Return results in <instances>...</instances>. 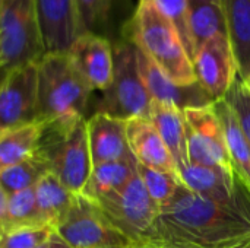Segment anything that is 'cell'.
<instances>
[{
    "label": "cell",
    "mask_w": 250,
    "mask_h": 248,
    "mask_svg": "<svg viewBox=\"0 0 250 248\" xmlns=\"http://www.w3.org/2000/svg\"><path fill=\"white\" fill-rule=\"evenodd\" d=\"M7 194L0 187V240L6 235V208H7Z\"/></svg>",
    "instance_id": "cell-32"
},
{
    "label": "cell",
    "mask_w": 250,
    "mask_h": 248,
    "mask_svg": "<svg viewBox=\"0 0 250 248\" xmlns=\"http://www.w3.org/2000/svg\"><path fill=\"white\" fill-rule=\"evenodd\" d=\"M92 89L67 53H48L37 63V104L40 121L83 117Z\"/></svg>",
    "instance_id": "cell-3"
},
{
    "label": "cell",
    "mask_w": 250,
    "mask_h": 248,
    "mask_svg": "<svg viewBox=\"0 0 250 248\" xmlns=\"http://www.w3.org/2000/svg\"><path fill=\"white\" fill-rule=\"evenodd\" d=\"M47 158L37 149L23 161L0 171V187L7 196L34 189L47 174H50Z\"/></svg>",
    "instance_id": "cell-24"
},
{
    "label": "cell",
    "mask_w": 250,
    "mask_h": 248,
    "mask_svg": "<svg viewBox=\"0 0 250 248\" xmlns=\"http://www.w3.org/2000/svg\"><path fill=\"white\" fill-rule=\"evenodd\" d=\"M127 248H158L157 246L151 244V243H136V244H130Z\"/></svg>",
    "instance_id": "cell-34"
},
{
    "label": "cell",
    "mask_w": 250,
    "mask_h": 248,
    "mask_svg": "<svg viewBox=\"0 0 250 248\" xmlns=\"http://www.w3.org/2000/svg\"><path fill=\"white\" fill-rule=\"evenodd\" d=\"M45 54L67 53L79 37L81 25L73 0H35Z\"/></svg>",
    "instance_id": "cell-12"
},
{
    "label": "cell",
    "mask_w": 250,
    "mask_h": 248,
    "mask_svg": "<svg viewBox=\"0 0 250 248\" xmlns=\"http://www.w3.org/2000/svg\"><path fill=\"white\" fill-rule=\"evenodd\" d=\"M146 243L158 248H245L250 243V190L240 184L227 200H215L180 186L160 209Z\"/></svg>",
    "instance_id": "cell-1"
},
{
    "label": "cell",
    "mask_w": 250,
    "mask_h": 248,
    "mask_svg": "<svg viewBox=\"0 0 250 248\" xmlns=\"http://www.w3.org/2000/svg\"><path fill=\"white\" fill-rule=\"evenodd\" d=\"M198 83L212 101L223 99L237 77V64L227 34H218L201 45L193 56Z\"/></svg>",
    "instance_id": "cell-10"
},
{
    "label": "cell",
    "mask_w": 250,
    "mask_h": 248,
    "mask_svg": "<svg viewBox=\"0 0 250 248\" xmlns=\"http://www.w3.org/2000/svg\"><path fill=\"white\" fill-rule=\"evenodd\" d=\"M35 196L45 222L53 229L67 213L75 199V194L69 191L51 172L35 186Z\"/></svg>",
    "instance_id": "cell-25"
},
{
    "label": "cell",
    "mask_w": 250,
    "mask_h": 248,
    "mask_svg": "<svg viewBox=\"0 0 250 248\" xmlns=\"http://www.w3.org/2000/svg\"><path fill=\"white\" fill-rule=\"evenodd\" d=\"M123 37L152 60L179 86L198 83L193 61L174 23L154 4L139 0L132 18L123 25Z\"/></svg>",
    "instance_id": "cell-2"
},
{
    "label": "cell",
    "mask_w": 250,
    "mask_h": 248,
    "mask_svg": "<svg viewBox=\"0 0 250 248\" xmlns=\"http://www.w3.org/2000/svg\"><path fill=\"white\" fill-rule=\"evenodd\" d=\"M107 248H123V247H107ZM127 248V247H126Z\"/></svg>",
    "instance_id": "cell-36"
},
{
    "label": "cell",
    "mask_w": 250,
    "mask_h": 248,
    "mask_svg": "<svg viewBox=\"0 0 250 248\" xmlns=\"http://www.w3.org/2000/svg\"><path fill=\"white\" fill-rule=\"evenodd\" d=\"M188 26L195 53L209 38L227 34L224 12L217 0H188Z\"/></svg>",
    "instance_id": "cell-21"
},
{
    "label": "cell",
    "mask_w": 250,
    "mask_h": 248,
    "mask_svg": "<svg viewBox=\"0 0 250 248\" xmlns=\"http://www.w3.org/2000/svg\"><path fill=\"white\" fill-rule=\"evenodd\" d=\"M217 1H218V3H220V4H221V0H217Z\"/></svg>",
    "instance_id": "cell-38"
},
{
    "label": "cell",
    "mask_w": 250,
    "mask_h": 248,
    "mask_svg": "<svg viewBox=\"0 0 250 248\" xmlns=\"http://www.w3.org/2000/svg\"><path fill=\"white\" fill-rule=\"evenodd\" d=\"M214 110L221 121L223 132L226 136V143L234 174L243 181L250 190V143L246 139L236 113L230 104L223 98L212 102Z\"/></svg>",
    "instance_id": "cell-20"
},
{
    "label": "cell",
    "mask_w": 250,
    "mask_h": 248,
    "mask_svg": "<svg viewBox=\"0 0 250 248\" xmlns=\"http://www.w3.org/2000/svg\"><path fill=\"white\" fill-rule=\"evenodd\" d=\"M92 202L132 244L146 243L148 234L160 215V206L148 194L138 172L119 190Z\"/></svg>",
    "instance_id": "cell-7"
},
{
    "label": "cell",
    "mask_w": 250,
    "mask_h": 248,
    "mask_svg": "<svg viewBox=\"0 0 250 248\" xmlns=\"http://www.w3.org/2000/svg\"><path fill=\"white\" fill-rule=\"evenodd\" d=\"M40 121L37 104V63L0 77V134Z\"/></svg>",
    "instance_id": "cell-9"
},
{
    "label": "cell",
    "mask_w": 250,
    "mask_h": 248,
    "mask_svg": "<svg viewBox=\"0 0 250 248\" xmlns=\"http://www.w3.org/2000/svg\"><path fill=\"white\" fill-rule=\"evenodd\" d=\"M239 77L250 85V0H221Z\"/></svg>",
    "instance_id": "cell-19"
},
{
    "label": "cell",
    "mask_w": 250,
    "mask_h": 248,
    "mask_svg": "<svg viewBox=\"0 0 250 248\" xmlns=\"http://www.w3.org/2000/svg\"><path fill=\"white\" fill-rule=\"evenodd\" d=\"M179 174L182 186L189 191L215 200L231 199L242 184V180L236 174L229 172L221 167L189 164L188 167L180 168Z\"/></svg>",
    "instance_id": "cell-18"
},
{
    "label": "cell",
    "mask_w": 250,
    "mask_h": 248,
    "mask_svg": "<svg viewBox=\"0 0 250 248\" xmlns=\"http://www.w3.org/2000/svg\"><path fill=\"white\" fill-rule=\"evenodd\" d=\"M37 248H50L48 247V241H47V243H44V244H41V246H38Z\"/></svg>",
    "instance_id": "cell-35"
},
{
    "label": "cell",
    "mask_w": 250,
    "mask_h": 248,
    "mask_svg": "<svg viewBox=\"0 0 250 248\" xmlns=\"http://www.w3.org/2000/svg\"><path fill=\"white\" fill-rule=\"evenodd\" d=\"M138 172L136 159H123L105 162L92 167L89 180L81 194L91 200H97L123 187Z\"/></svg>",
    "instance_id": "cell-22"
},
{
    "label": "cell",
    "mask_w": 250,
    "mask_h": 248,
    "mask_svg": "<svg viewBox=\"0 0 250 248\" xmlns=\"http://www.w3.org/2000/svg\"><path fill=\"white\" fill-rule=\"evenodd\" d=\"M44 121H37L0 134V171L31 156L40 143Z\"/></svg>",
    "instance_id": "cell-23"
},
{
    "label": "cell",
    "mask_w": 250,
    "mask_h": 248,
    "mask_svg": "<svg viewBox=\"0 0 250 248\" xmlns=\"http://www.w3.org/2000/svg\"><path fill=\"white\" fill-rule=\"evenodd\" d=\"M40 227H50V225L45 222L40 210L35 196V187L15 193L7 197L6 234L22 228H40Z\"/></svg>",
    "instance_id": "cell-26"
},
{
    "label": "cell",
    "mask_w": 250,
    "mask_h": 248,
    "mask_svg": "<svg viewBox=\"0 0 250 248\" xmlns=\"http://www.w3.org/2000/svg\"><path fill=\"white\" fill-rule=\"evenodd\" d=\"M54 229L51 227L22 228L7 232L0 240V248H37L47 243Z\"/></svg>",
    "instance_id": "cell-31"
},
{
    "label": "cell",
    "mask_w": 250,
    "mask_h": 248,
    "mask_svg": "<svg viewBox=\"0 0 250 248\" xmlns=\"http://www.w3.org/2000/svg\"><path fill=\"white\" fill-rule=\"evenodd\" d=\"M126 134L129 148L138 164L161 172L173 174L180 180V174L171 153L149 120L141 117L126 120Z\"/></svg>",
    "instance_id": "cell-16"
},
{
    "label": "cell",
    "mask_w": 250,
    "mask_h": 248,
    "mask_svg": "<svg viewBox=\"0 0 250 248\" xmlns=\"http://www.w3.org/2000/svg\"><path fill=\"white\" fill-rule=\"evenodd\" d=\"M186 120V139L189 145L202 148L217 164L234 174L229 155L226 136L221 121L212 104L202 107H190L183 110Z\"/></svg>",
    "instance_id": "cell-13"
},
{
    "label": "cell",
    "mask_w": 250,
    "mask_h": 248,
    "mask_svg": "<svg viewBox=\"0 0 250 248\" xmlns=\"http://www.w3.org/2000/svg\"><path fill=\"white\" fill-rule=\"evenodd\" d=\"M48 161L50 171L73 194H81L92 171L86 120L44 121L37 148Z\"/></svg>",
    "instance_id": "cell-4"
},
{
    "label": "cell",
    "mask_w": 250,
    "mask_h": 248,
    "mask_svg": "<svg viewBox=\"0 0 250 248\" xmlns=\"http://www.w3.org/2000/svg\"><path fill=\"white\" fill-rule=\"evenodd\" d=\"M224 99L236 113L239 124L250 143V88L239 77V75L226 94Z\"/></svg>",
    "instance_id": "cell-30"
},
{
    "label": "cell",
    "mask_w": 250,
    "mask_h": 248,
    "mask_svg": "<svg viewBox=\"0 0 250 248\" xmlns=\"http://www.w3.org/2000/svg\"><path fill=\"white\" fill-rule=\"evenodd\" d=\"M81 32H94L101 34V31L107 29L117 12V6L120 0H73Z\"/></svg>",
    "instance_id": "cell-27"
},
{
    "label": "cell",
    "mask_w": 250,
    "mask_h": 248,
    "mask_svg": "<svg viewBox=\"0 0 250 248\" xmlns=\"http://www.w3.org/2000/svg\"><path fill=\"white\" fill-rule=\"evenodd\" d=\"M245 248H250V243H249V244H248V246H246V247H245Z\"/></svg>",
    "instance_id": "cell-37"
},
{
    "label": "cell",
    "mask_w": 250,
    "mask_h": 248,
    "mask_svg": "<svg viewBox=\"0 0 250 248\" xmlns=\"http://www.w3.org/2000/svg\"><path fill=\"white\" fill-rule=\"evenodd\" d=\"M149 121L158 132L166 148L171 153L177 170L189 165L186 120L183 110L176 104L152 101Z\"/></svg>",
    "instance_id": "cell-17"
},
{
    "label": "cell",
    "mask_w": 250,
    "mask_h": 248,
    "mask_svg": "<svg viewBox=\"0 0 250 248\" xmlns=\"http://www.w3.org/2000/svg\"><path fill=\"white\" fill-rule=\"evenodd\" d=\"M138 174H139L148 194L160 206V209L170 203V200L174 197L177 189L182 186V181L179 180V177L148 168L141 164H138Z\"/></svg>",
    "instance_id": "cell-28"
},
{
    "label": "cell",
    "mask_w": 250,
    "mask_h": 248,
    "mask_svg": "<svg viewBox=\"0 0 250 248\" xmlns=\"http://www.w3.org/2000/svg\"><path fill=\"white\" fill-rule=\"evenodd\" d=\"M113 80L108 89L104 91L97 113H104L122 120L135 117L149 120L152 99L139 72L136 47L127 39H123L113 45Z\"/></svg>",
    "instance_id": "cell-6"
},
{
    "label": "cell",
    "mask_w": 250,
    "mask_h": 248,
    "mask_svg": "<svg viewBox=\"0 0 250 248\" xmlns=\"http://www.w3.org/2000/svg\"><path fill=\"white\" fill-rule=\"evenodd\" d=\"M48 247L50 248H72L60 235H57L56 232L51 234L50 240H48Z\"/></svg>",
    "instance_id": "cell-33"
},
{
    "label": "cell",
    "mask_w": 250,
    "mask_h": 248,
    "mask_svg": "<svg viewBox=\"0 0 250 248\" xmlns=\"http://www.w3.org/2000/svg\"><path fill=\"white\" fill-rule=\"evenodd\" d=\"M67 54L92 91L104 92L108 89L114 72V53L111 42L104 35L79 34Z\"/></svg>",
    "instance_id": "cell-11"
},
{
    "label": "cell",
    "mask_w": 250,
    "mask_h": 248,
    "mask_svg": "<svg viewBox=\"0 0 250 248\" xmlns=\"http://www.w3.org/2000/svg\"><path fill=\"white\" fill-rule=\"evenodd\" d=\"M54 232L72 248H126L132 244L110 224L98 205L83 194H75L72 206Z\"/></svg>",
    "instance_id": "cell-8"
},
{
    "label": "cell",
    "mask_w": 250,
    "mask_h": 248,
    "mask_svg": "<svg viewBox=\"0 0 250 248\" xmlns=\"http://www.w3.org/2000/svg\"><path fill=\"white\" fill-rule=\"evenodd\" d=\"M44 54L35 0H0V77Z\"/></svg>",
    "instance_id": "cell-5"
},
{
    "label": "cell",
    "mask_w": 250,
    "mask_h": 248,
    "mask_svg": "<svg viewBox=\"0 0 250 248\" xmlns=\"http://www.w3.org/2000/svg\"><path fill=\"white\" fill-rule=\"evenodd\" d=\"M92 167L113 161L135 159L126 134V120L95 113L86 120Z\"/></svg>",
    "instance_id": "cell-14"
},
{
    "label": "cell",
    "mask_w": 250,
    "mask_h": 248,
    "mask_svg": "<svg viewBox=\"0 0 250 248\" xmlns=\"http://www.w3.org/2000/svg\"><path fill=\"white\" fill-rule=\"evenodd\" d=\"M248 86H249V88H250V85H248Z\"/></svg>",
    "instance_id": "cell-39"
},
{
    "label": "cell",
    "mask_w": 250,
    "mask_h": 248,
    "mask_svg": "<svg viewBox=\"0 0 250 248\" xmlns=\"http://www.w3.org/2000/svg\"><path fill=\"white\" fill-rule=\"evenodd\" d=\"M152 1L174 23L193 61L195 48H193V41H192L189 26H188V0H152Z\"/></svg>",
    "instance_id": "cell-29"
},
{
    "label": "cell",
    "mask_w": 250,
    "mask_h": 248,
    "mask_svg": "<svg viewBox=\"0 0 250 248\" xmlns=\"http://www.w3.org/2000/svg\"><path fill=\"white\" fill-rule=\"evenodd\" d=\"M136 51H138L139 72L152 101L176 104L182 110L190 107H202L214 102L199 83H195L192 86L176 85L142 51H139L138 48Z\"/></svg>",
    "instance_id": "cell-15"
}]
</instances>
